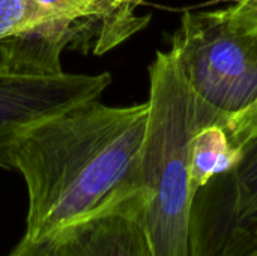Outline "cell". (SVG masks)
<instances>
[{
	"label": "cell",
	"mask_w": 257,
	"mask_h": 256,
	"mask_svg": "<svg viewBox=\"0 0 257 256\" xmlns=\"http://www.w3.org/2000/svg\"><path fill=\"white\" fill-rule=\"evenodd\" d=\"M142 210L134 192L68 225L53 235L56 256H155Z\"/></svg>",
	"instance_id": "8992f818"
},
{
	"label": "cell",
	"mask_w": 257,
	"mask_h": 256,
	"mask_svg": "<svg viewBox=\"0 0 257 256\" xmlns=\"http://www.w3.org/2000/svg\"><path fill=\"white\" fill-rule=\"evenodd\" d=\"M257 241V139L194 198L191 256H235Z\"/></svg>",
	"instance_id": "277c9868"
},
{
	"label": "cell",
	"mask_w": 257,
	"mask_h": 256,
	"mask_svg": "<svg viewBox=\"0 0 257 256\" xmlns=\"http://www.w3.org/2000/svg\"><path fill=\"white\" fill-rule=\"evenodd\" d=\"M148 122L137 169L143 222L155 256H191L190 146L197 128L220 113L184 78L173 53L158 51L149 66Z\"/></svg>",
	"instance_id": "7a4b0ae2"
},
{
	"label": "cell",
	"mask_w": 257,
	"mask_h": 256,
	"mask_svg": "<svg viewBox=\"0 0 257 256\" xmlns=\"http://www.w3.org/2000/svg\"><path fill=\"white\" fill-rule=\"evenodd\" d=\"M170 51L205 104L232 118L257 115V0L185 12Z\"/></svg>",
	"instance_id": "3957f363"
},
{
	"label": "cell",
	"mask_w": 257,
	"mask_h": 256,
	"mask_svg": "<svg viewBox=\"0 0 257 256\" xmlns=\"http://www.w3.org/2000/svg\"><path fill=\"white\" fill-rule=\"evenodd\" d=\"M148 103L113 107L90 100L29 128L11 151L27 186V237L68 225L137 192Z\"/></svg>",
	"instance_id": "6da1fadb"
},
{
	"label": "cell",
	"mask_w": 257,
	"mask_h": 256,
	"mask_svg": "<svg viewBox=\"0 0 257 256\" xmlns=\"http://www.w3.org/2000/svg\"><path fill=\"white\" fill-rule=\"evenodd\" d=\"M253 140H256L254 130L241 118L217 113L205 121L194 133L190 146V174L194 193L235 169Z\"/></svg>",
	"instance_id": "ba28073f"
},
{
	"label": "cell",
	"mask_w": 257,
	"mask_h": 256,
	"mask_svg": "<svg viewBox=\"0 0 257 256\" xmlns=\"http://www.w3.org/2000/svg\"><path fill=\"white\" fill-rule=\"evenodd\" d=\"M110 84L108 72L26 77L0 71V167L11 169V151L29 128L72 106L99 100Z\"/></svg>",
	"instance_id": "5b68a950"
},
{
	"label": "cell",
	"mask_w": 257,
	"mask_h": 256,
	"mask_svg": "<svg viewBox=\"0 0 257 256\" xmlns=\"http://www.w3.org/2000/svg\"><path fill=\"white\" fill-rule=\"evenodd\" d=\"M57 9L36 0H0V41L48 18Z\"/></svg>",
	"instance_id": "30bf717a"
},
{
	"label": "cell",
	"mask_w": 257,
	"mask_h": 256,
	"mask_svg": "<svg viewBox=\"0 0 257 256\" xmlns=\"http://www.w3.org/2000/svg\"><path fill=\"white\" fill-rule=\"evenodd\" d=\"M8 256H56L54 238H32L24 235Z\"/></svg>",
	"instance_id": "8fae6325"
},
{
	"label": "cell",
	"mask_w": 257,
	"mask_h": 256,
	"mask_svg": "<svg viewBox=\"0 0 257 256\" xmlns=\"http://www.w3.org/2000/svg\"><path fill=\"white\" fill-rule=\"evenodd\" d=\"M81 24L71 14L57 9L48 18L0 41V71L12 75H60L65 48L81 51Z\"/></svg>",
	"instance_id": "52a82bcc"
},
{
	"label": "cell",
	"mask_w": 257,
	"mask_h": 256,
	"mask_svg": "<svg viewBox=\"0 0 257 256\" xmlns=\"http://www.w3.org/2000/svg\"><path fill=\"white\" fill-rule=\"evenodd\" d=\"M59 8L78 20L83 53L104 54L143 30L151 17L139 15L142 0H36Z\"/></svg>",
	"instance_id": "9c48e42d"
},
{
	"label": "cell",
	"mask_w": 257,
	"mask_h": 256,
	"mask_svg": "<svg viewBox=\"0 0 257 256\" xmlns=\"http://www.w3.org/2000/svg\"><path fill=\"white\" fill-rule=\"evenodd\" d=\"M235 256H257V241L254 244H251L250 247H247L245 250L239 252L238 255Z\"/></svg>",
	"instance_id": "7c38bea8"
}]
</instances>
